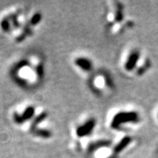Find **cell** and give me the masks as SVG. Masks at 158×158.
<instances>
[{
	"label": "cell",
	"instance_id": "6da1fadb",
	"mask_svg": "<svg viewBox=\"0 0 158 158\" xmlns=\"http://www.w3.org/2000/svg\"><path fill=\"white\" fill-rule=\"evenodd\" d=\"M121 66L124 72L141 76L151 66L150 60L143 56L137 48H130L123 53L121 58Z\"/></svg>",
	"mask_w": 158,
	"mask_h": 158
},
{
	"label": "cell",
	"instance_id": "7a4b0ae2",
	"mask_svg": "<svg viewBox=\"0 0 158 158\" xmlns=\"http://www.w3.org/2000/svg\"><path fill=\"white\" fill-rule=\"evenodd\" d=\"M141 122V116L133 109H116L108 116V125L113 130L123 131Z\"/></svg>",
	"mask_w": 158,
	"mask_h": 158
},
{
	"label": "cell",
	"instance_id": "3957f363",
	"mask_svg": "<svg viewBox=\"0 0 158 158\" xmlns=\"http://www.w3.org/2000/svg\"><path fill=\"white\" fill-rule=\"evenodd\" d=\"M106 14V23L109 31L113 35L121 33L125 27H128V23L125 22L123 7L118 2H111Z\"/></svg>",
	"mask_w": 158,
	"mask_h": 158
},
{
	"label": "cell",
	"instance_id": "277c9868",
	"mask_svg": "<svg viewBox=\"0 0 158 158\" xmlns=\"http://www.w3.org/2000/svg\"><path fill=\"white\" fill-rule=\"evenodd\" d=\"M96 126V121L94 118L89 117V118L81 119L75 125L73 128L74 136L76 140H78L79 143L81 144L83 141H90L89 139L91 136L92 133L94 130Z\"/></svg>",
	"mask_w": 158,
	"mask_h": 158
},
{
	"label": "cell",
	"instance_id": "5b68a950",
	"mask_svg": "<svg viewBox=\"0 0 158 158\" xmlns=\"http://www.w3.org/2000/svg\"><path fill=\"white\" fill-rule=\"evenodd\" d=\"M90 87L96 94L103 95L109 94L114 88V85L107 73L98 72L90 80Z\"/></svg>",
	"mask_w": 158,
	"mask_h": 158
},
{
	"label": "cell",
	"instance_id": "8992f818",
	"mask_svg": "<svg viewBox=\"0 0 158 158\" xmlns=\"http://www.w3.org/2000/svg\"><path fill=\"white\" fill-rule=\"evenodd\" d=\"M135 138L131 137L127 134H121L117 136L114 141L111 142V145L115 154L124 152L127 148H131L135 145Z\"/></svg>",
	"mask_w": 158,
	"mask_h": 158
},
{
	"label": "cell",
	"instance_id": "52a82bcc",
	"mask_svg": "<svg viewBox=\"0 0 158 158\" xmlns=\"http://www.w3.org/2000/svg\"><path fill=\"white\" fill-rule=\"evenodd\" d=\"M38 109H39V107L35 108V106H32V105H27V106H25V108L21 113H15L14 120L18 124H23L26 122H29V121H31V123L36 114H37Z\"/></svg>",
	"mask_w": 158,
	"mask_h": 158
},
{
	"label": "cell",
	"instance_id": "ba28073f",
	"mask_svg": "<svg viewBox=\"0 0 158 158\" xmlns=\"http://www.w3.org/2000/svg\"><path fill=\"white\" fill-rule=\"evenodd\" d=\"M73 64L78 70L85 73H90L94 68L92 60L86 56H76L73 59Z\"/></svg>",
	"mask_w": 158,
	"mask_h": 158
},
{
	"label": "cell",
	"instance_id": "9c48e42d",
	"mask_svg": "<svg viewBox=\"0 0 158 158\" xmlns=\"http://www.w3.org/2000/svg\"><path fill=\"white\" fill-rule=\"evenodd\" d=\"M157 118H158V113H157Z\"/></svg>",
	"mask_w": 158,
	"mask_h": 158
}]
</instances>
